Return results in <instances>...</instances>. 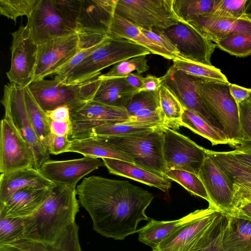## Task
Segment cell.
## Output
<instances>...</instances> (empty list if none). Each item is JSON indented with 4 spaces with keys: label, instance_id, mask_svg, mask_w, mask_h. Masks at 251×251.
Returning a JSON list of instances; mask_svg holds the SVG:
<instances>
[{
    "label": "cell",
    "instance_id": "obj_1",
    "mask_svg": "<svg viewBox=\"0 0 251 251\" xmlns=\"http://www.w3.org/2000/svg\"><path fill=\"white\" fill-rule=\"evenodd\" d=\"M78 201L90 216L93 228L106 238L124 240L149 221L146 210L153 196L126 180L92 176L76 187Z\"/></svg>",
    "mask_w": 251,
    "mask_h": 251
},
{
    "label": "cell",
    "instance_id": "obj_2",
    "mask_svg": "<svg viewBox=\"0 0 251 251\" xmlns=\"http://www.w3.org/2000/svg\"><path fill=\"white\" fill-rule=\"evenodd\" d=\"M76 195V186L56 185L38 210L23 218L24 229L20 239L54 244L75 222L79 211Z\"/></svg>",
    "mask_w": 251,
    "mask_h": 251
},
{
    "label": "cell",
    "instance_id": "obj_3",
    "mask_svg": "<svg viewBox=\"0 0 251 251\" xmlns=\"http://www.w3.org/2000/svg\"><path fill=\"white\" fill-rule=\"evenodd\" d=\"M227 216L212 205L182 225L152 251H194L208 246L224 231Z\"/></svg>",
    "mask_w": 251,
    "mask_h": 251
},
{
    "label": "cell",
    "instance_id": "obj_4",
    "mask_svg": "<svg viewBox=\"0 0 251 251\" xmlns=\"http://www.w3.org/2000/svg\"><path fill=\"white\" fill-rule=\"evenodd\" d=\"M150 53L148 49L133 41L108 36L89 55L60 79L66 85L80 84L100 75L101 70L119 62Z\"/></svg>",
    "mask_w": 251,
    "mask_h": 251
},
{
    "label": "cell",
    "instance_id": "obj_5",
    "mask_svg": "<svg viewBox=\"0 0 251 251\" xmlns=\"http://www.w3.org/2000/svg\"><path fill=\"white\" fill-rule=\"evenodd\" d=\"M100 75L76 85L64 84L55 76L51 80L34 81L28 87L45 112L62 106L71 111L93 100L100 83Z\"/></svg>",
    "mask_w": 251,
    "mask_h": 251
},
{
    "label": "cell",
    "instance_id": "obj_6",
    "mask_svg": "<svg viewBox=\"0 0 251 251\" xmlns=\"http://www.w3.org/2000/svg\"><path fill=\"white\" fill-rule=\"evenodd\" d=\"M164 127L126 135L93 137L125 152L132 158L135 165L164 175L166 171L163 154Z\"/></svg>",
    "mask_w": 251,
    "mask_h": 251
},
{
    "label": "cell",
    "instance_id": "obj_7",
    "mask_svg": "<svg viewBox=\"0 0 251 251\" xmlns=\"http://www.w3.org/2000/svg\"><path fill=\"white\" fill-rule=\"evenodd\" d=\"M193 80L197 92L220 121L226 134L233 143L232 148L235 149L240 135L239 110L238 104L229 92L230 83L195 76Z\"/></svg>",
    "mask_w": 251,
    "mask_h": 251
},
{
    "label": "cell",
    "instance_id": "obj_8",
    "mask_svg": "<svg viewBox=\"0 0 251 251\" xmlns=\"http://www.w3.org/2000/svg\"><path fill=\"white\" fill-rule=\"evenodd\" d=\"M0 102L4 109V118L7 120L26 141L33 151L35 164L39 170L49 160L50 155L38 137L29 119L25 103L24 88L9 82L4 86Z\"/></svg>",
    "mask_w": 251,
    "mask_h": 251
},
{
    "label": "cell",
    "instance_id": "obj_9",
    "mask_svg": "<svg viewBox=\"0 0 251 251\" xmlns=\"http://www.w3.org/2000/svg\"><path fill=\"white\" fill-rule=\"evenodd\" d=\"M174 0H117L115 12L139 28L166 29L179 22Z\"/></svg>",
    "mask_w": 251,
    "mask_h": 251
},
{
    "label": "cell",
    "instance_id": "obj_10",
    "mask_svg": "<svg viewBox=\"0 0 251 251\" xmlns=\"http://www.w3.org/2000/svg\"><path fill=\"white\" fill-rule=\"evenodd\" d=\"M163 131L166 171L179 170L198 175L206 156V149L174 129L164 126Z\"/></svg>",
    "mask_w": 251,
    "mask_h": 251
},
{
    "label": "cell",
    "instance_id": "obj_11",
    "mask_svg": "<svg viewBox=\"0 0 251 251\" xmlns=\"http://www.w3.org/2000/svg\"><path fill=\"white\" fill-rule=\"evenodd\" d=\"M11 35V64L6 76L10 82L24 88L34 81L38 45L26 25H21Z\"/></svg>",
    "mask_w": 251,
    "mask_h": 251
},
{
    "label": "cell",
    "instance_id": "obj_12",
    "mask_svg": "<svg viewBox=\"0 0 251 251\" xmlns=\"http://www.w3.org/2000/svg\"><path fill=\"white\" fill-rule=\"evenodd\" d=\"M160 78L161 84L167 87L176 96L183 108L195 113L227 137L220 121L197 92L193 76L176 70L172 65Z\"/></svg>",
    "mask_w": 251,
    "mask_h": 251
},
{
    "label": "cell",
    "instance_id": "obj_13",
    "mask_svg": "<svg viewBox=\"0 0 251 251\" xmlns=\"http://www.w3.org/2000/svg\"><path fill=\"white\" fill-rule=\"evenodd\" d=\"M163 31L188 61L211 66L216 45L198 28L188 23L179 22Z\"/></svg>",
    "mask_w": 251,
    "mask_h": 251
},
{
    "label": "cell",
    "instance_id": "obj_14",
    "mask_svg": "<svg viewBox=\"0 0 251 251\" xmlns=\"http://www.w3.org/2000/svg\"><path fill=\"white\" fill-rule=\"evenodd\" d=\"M26 25L38 45L76 33L75 27L57 11L53 0H39Z\"/></svg>",
    "mask_w": 251,
    "mask_h": 251
},
{
    "label": "cell",
    "instance_id": "obj_15",
    "mask_svg": "<svg viewBox=\"0 0 251 251\" xmlns=\"http://www.w3.org/2000/svg\"><path fill=\"white\" fill-rule=\"evenodd\" d=\"M32 150L14 126L5 118L0 122V172L7 174L33 167Z\"/></svg>",
    "mask_w": 251,
    "mask_h": 251
},
{
    "label": "cell",
    "instance_id": "obj_16",
    "mask_svg": "<svg viewBox=\"0 0 251 251\" xmlns=\"http://www.w3.org/2000/svg\"><path fill=\"white\" fill-rule=\"evenodd\" d=\"M79 50V38L77 33L38 45L33 81L55 74Z\"/></svg>",
    "mask_w": 251,
    "mask_h": 251
},
{
    "label": "cell",
    "instance_id": "obj_17",
    "mask_svg": "<svg viewBox=\"0 0 251 251\" xmlns=\"http://www.w3.org/2000/svg\"><path fill=\"white\" fill-rule=\"evenodd\" d=\"M198 176L201 180L212 205L226 215L233 209L234 190L226 175L207 154Z\"/></svg>",
    "mask_w": 251,
    "mask_h": 251
},
{
    "label": "cell",
    "instance_id": "obj_18",
    "mask_svg": "<svg viewBox=\"0 0 251 251\" xmlns=\"http://www.w3.org/2000/svg\"><path fill=\"white\" fill-rule=\"evenodd\" d=\"M104 165L98 158L84 156L67 160L45 162L39 170L47 179L58 185L76 186L84 176Z\"/></svg>",
    "mask_w": 251,
    "mask_h": 251
},
{
    "label": "cell",
    "instance_id": "obj_19",
    "mask_svg": "<svg viewBox=\"0 0 251 251\" xmlns=\"http://www.w3.org/2000/svg\"><path fill=\"white\" fill-rule=\"evenodd\" d=\"M117 0H81L75 23L80 34L107 35Z\"/></svg>",
    "mask_w": 251,
    "mask_h": 251
},
{
    "label": "cell",
    "instance_id": "obj_20",
    "mask_svg": "<svg viewBox=\"0 0 251 251\" xmlns=\"http://www.w3.org/2000/svg\"><path fill=\"white\" fill-rule=\"evenodd\" d=\"M210 156L233 185V209L239 204L251 202V169L238 161L228 151L206 150Z\"/></svg>",
    "mask_w": 251,
    "mask_h": 251
},
{
    "label": "cell",
    "instance_id": "obj_21",
    "mask_svg": "<svg viewBox=\"0 0 251 251\" xmlns=\"http://www.w3.org/2000/svg\"><path fill=\"white\" fill-rule=\"evenodd\" d=\"M187 23L198 28L215 43L231 35H251V19L247 16L234 19L211 14L198 17Z\"/></svg>",
    "mask_w": 251,
    "mask_h": 251
},
{
    "label": "cell",
    "instance_id": "obj_22",
    "mask_svg": "<svg viewBox=\"0 0 251 251\" xmlns=\"http://www.w3.org/2000/svg\"><path fill=\"white\" fill-rule=\"evenodd\" d=\"M52 188L28 187L15 193L0 204V216L25 218L36 213L50 196Z\"/></svg>",
    "mask_w": 251,
    "mask_h": 251
},
{
    "label": "cell",
    "instance_id": "obj_23",
    "mask_svg": "<svg viewBox=\"0 0 251 251\" xmlns=\"http://www.w3.org/2000/svg\"><path fill=\"white\" fill-rule=\"evenodd\" d=\"M56 185L33 167L1 174L0 204L6 202L18 190L28 187L52 188Z\"/></svg>",
    "mask_w": 251,
    "mask_h": 251
},
{
    "label": "cell",
    "instance_id": "obj_24",
    "mask_svg": "<svg viewBox=\"0 0 251 251\" xmlns=\"http://www.w3.org/2000/svg\"><path fill=\"white\" fill-rule=\"evenodd\" d=\"M109 173L135 180L150 186L168 192L171 187V179L165 175L146 170L135 164L121 160L102 158Z\"/></svg>",
    "mask_w": 251,
    "mask_h": 251
},
{
    "label": "cell",
    "instance_id": "obj_25",
    "mask_svg": "<svg viewBox=\"0 0 251 251\" xmlns=\"http://www.w3.org/2000/svg\"><path fill=\"white\" fill-rule=\"evenodd\" d=\"M100 78V83L93 100L96 101L126 108L134 95L138 92L125 77Z\"/></svg>",
    "mask_w": 251,
    "mask_h": 251
},
{
    "label": "cell",
    "instance_id": "obj_26",
    "mask_svg": "<svg viewBox=\"0 0 251 251\" xmlns=\"http://www.w3.org/2000/svg\"><path fill=\"white\" fill-rule=\"evenodd\" d=\"M107 34L110 37L133 41L148 49L151 53L160 55L167 59L174 60L173 56L167 50L149 38L139 27L116 12Z\"/></svg>",
    "mask_w": 251,
    "mask_h": 251
},
{
    "label": "cell",
    "instance_id": "obj_27",
    "mask_svg": "<svg viewBox=\"0 0 251 251\" xmlns=\"http://www.w3.org/2000/svg\"><path fill=\"white\" fill-rule=\"evenodd\" d=\"M199 212L200 209L196 210L180 219L173 221H160L151 219L145 226L137 230L138 240L153 250L182 225L195 218Z\"/></svg>",
    "mask_w": 251,
    "mask_h": 251
},
{
    "label": "cell",
    "instance_id": "obj_28",
    "mask_svg": "<svg viewBox=\"0 0 251 251\" xmlns=\"http://www.w3.org/2000/svg\"><path fill=\"white\" fill-rule=\"evenodd\" d=\"M67 152L80 153L84 156L95 158H113L134 164L128 154L113 145L97 137L71 140Z\"/></svg>",
    "mask_w": 251,
    "mask_h": 251
},
{
    "label": "cell",
    "instance_id": "obj_29",
    "mask_svg": "<svg viewBox=\"0 0 251 251\" xmlns=\"http://www.w3.org/2000/svg\"><path fill=\"white\" fill-rule=\"evenodd\" d=\"M226 216L222 236L223 251H251V221Z\"/></svg>",
    "mask_w": 251,
    "mask_h": 251
},
{
    "label": "cell",
    "instance_id": "obj_30",
    "mask_svg": "<svg viewBox=\"0 0 251 251\" xmlns=\"http://www.w3.org/2000/svg\"><path fill=\"white\" fill-rule=\"evenodd\" d=\"M179 126H184L209 140L212 146L227 144L232 148V142L195 113L183 108Z\"/></svg>",
    "mask_w": 251,
    "mask_h": 251
},
{
    "label": "cell",
    "instance_id": "obj_31",
    "mask_svg": "<svg viewBox=\"0 0 251 251\" xmlns=\"http://www.w3.org/2000/svg\"><path fill=\"white\" fill-rule=\"evenodd\" d=\"M24 95L29 119L39 138L47 150L50 134V120L36 100L28 86L24 88Z\"/></svg>",
    "mask_w": 251,
    "mask_h": 251
},
{
    "label": "cell",
    "instance_id": "obj_32",
    "mask_svg": "<svg viewBox=\"0 0 251 251\" xmlns=\"http://www.w3.org/2000/svg\"><path fill=\"white\" fill-rule=\"evenodd\" d=\"M160 108L164 125L171 129L179 128L183 108L176 96L161 84L158 90Z\"/></svg>",
    "mask_w": 251,
    "mask_h": 251
},
{
    "label": "cell",
    "instance_id": "obj_33",
    "mask_svg": "<svg viewBox=\"0 0 251 251\" xmlns=\"http://www.w3.org/2000/svg\"><path fill=\"white\" fill-rule=\"evenodd\" d=\"M165 126L163 125L131 123H110L97 126L88 131L80 138L93 136H121L134 134Z\"/></svg>",
    "mask_w": 251,
    "mask_h": 251
},
{
    "label": "cell",
    "instance_id": "obj_34",
    "mask_svg": "<svg viewBox=\"0 0 251 251\" xmlns=\"http://www.w3.org/2000/svg\"><path fill=\"white\" fill-rule=\"evenodd\" d=\"M217 0H174V11L179 22L187 23L200 16L212 14Z\"/></svg>",
    "mask_w": 251,
    "mask_h": 251
},
{
    "label": "cell",
    "instance_id": "obj_35",
    "mask_svg": "<svg viewBox=\"0 0 251 251\" xmlns=\"http://www.w3.org/2000/svg\"><path fill=\"white\" fill-rule=\"evenodd\" d=\"M173 65L177 70L200 78L230 83L220 69L193 61L174 60Z\"/></svg>",
    "mask_w": 251,
    "mask_h": 251
},
{
    "label": "cell",
    "instance_id": "obj_36",
    "mask_svg": "<svg viewBox=\"0 0 251 251\" xmlns=\"http://www.w3.org/2000/svg\"><path fill=\"white\" fill-rule=\"evenodd\" d=\"M164 175L169 179L179 183L191 194L200 197L210 203L204 186L198 175L179 170L168 171Z\"/></svg>",
    "mask_w": 251,
    "mask_h": 251
},
{
    "label": "cell",
    "instance_id": "obj_37",
    "mask_svg": "<svg viewBox=\"0 0 251 251\" xmlns=\"http://www.w3.org/2000/svg\"><path fill=\"white\" fill-rule=\"evenodd\" d=\"M149 69L147 55H139L115 64L107 73L100 75V77H125L132 74L133 72L136 71V73L141 75L148 71Z\"/></svg>",
    "mask_w": 251,
    "mask_h": 251
},
{
    "label": "cell",
    "instance_id": "obj_38",
    "mask_svg": "<svg viewBox=\"0 0 251 251\" xmlns=\"http://www.w3.org/2000/svg\"><path fill=\"white\" fill-rule=\"evenodd\" d=\"M216 45L232 55L239 57L251 55V35H229L218 41Z\"/></svg>",
    "mask_w": 251,
    "mask_h": 251
},
{
    "label": "cell",
    "instance_id": "obj_39",
    "mask_svg": "<svg viewBox=\"0 0 251 251\" xmlns=\"http://www.w3.org/2000/svg\"><path fill=\"white\" fill-rule=\"evenodd\" d=\"M39 0H0V15L16 22L20 16L27 18L32 13Z\"/></svg>",
    "mask_w": 251,
    "mask_h": 251
},
{
    "label": "cell",
    "instance_id": "obj_40",
    "mask_svg": "<svg viewBox=\"0 0 251 251\" xmlns=\"http://www.w3.org/2000/svg\"><path fill=\"white\" fill-rule=\"evenodd\" d=\"M46 245L47 251H82L79 239L78 226L75 222L69 226L54 244Z\"/></svg>",
    "mask_w": 251,
    "mask_h": 251
},
{
    "label": "cell",
    "instance_id": "obj_41",
    "mask_svg": "<svg viewBox=\"0 0 251 251\" xmlns=\"http://www.w3.org/2000/svg\"><path fill=\"white\" fill-rule=\"evenodd\" d=\"M24 229L23 218H5L0 216V245L20 239Z\"/></svg>",
    "mask_w": 251,
    "mask_h": 251
},
{
    "label": "cell",
    "instance_id": "obj_42",
    "mask_svg": "<svg viewBox=\"0 0 251 251\" xmlns=\"http://www.w3.org/2000/svg\"><path fill=\"white\" fill-rule=\"evenodd\" d=\"M248 0H217L213 14L219 17L240 19L246 16L245 11Z\"/></svg>",
    "mask_w": 251,
    "mask_h": 251
},
{
    "label": "cell",
    "instance_id": "obj_43",
    "mask_svg": "<svg viewBox=\"0 0 251 251\" xmlns=\"http://www.w3.org/2000/svg\"><path fill=\"white\" fill-rule=\"evenodd\" d=\"M240 135L236 148L251 147V104L249 99L238 104Z\"/></svg>",
    "mask_w": 251,
    "mask_h": 251
},
{
    "label": "cell",
    "instance_id": "obj_44",
    "mask_svg": "<svg viewBox=\"0 0 251 251\" xmlns=\"http://www.w3.org/2000/svg\"><path fill=\"white\" fill-rule=\"evenodd\" d=\"M147 108H160L158 91H141L136 93L126 107L129 116L140 110Z\"/></svg>",
    "mask_w": 251,
    "mask_h": 251
},
{
    "label": "cell",
    "instance_id": "obj_45",
    "mask_svg": "<svg viewBox=\"0 0 251 251\" xmlns=\"http://www.w3.org/2000/svg\"><path fill=\"white\" fill-rule=\"evenodd\" d=\"M140 28L149 38L167 50L173 56L174 60L188 61L180 53L176 46L167 37L163 29L148 30Z\"/></svg>",
    "mask_w": 251,
    "mask_h": 251
},
{
    "label": "cell",
    "instance_id": "obj_46",
    "mask_svg": "<svg viewBox=\"0 0 251 251\" xmlns=\"http://www.w3.org/2000/svg\"><path fill=\"white\" fill-rule=\"evenodd\" d=\"M53 2L60 16L75 28L81 0H53Z\"/></svg>",
    "mask_w": 251,
    "mask_h": 251
},
{
    "label": "cell",
    "instance_id": "obj_47",
    "mask_svg": "<svg viewBox=\"0 0 251 251\" xmlns=\"http://www.w3.org/2000/svg\"><path fill=\"white\" fill-rule=\"evenodd\" d=\"M125 122L157 124L165 126L160 108L142 109L130 116L129 120Z\"/></svg>",
    "mask_w": 251,
    "mask_h": 251
},
{
    "label": "cell",
    "instance_id": "obj_48",
    "mask_svg": "<svg viewBox=\"0 0 251 251\" xmlns=\"http://www.w3.org/2000/svg\"><path fill=\"white\" fill-rule=\"evenodd\" d=\"M71 145V140L67 136H58L50 133L47 150L49 153L57 155L67 152Z\"/></svg>",
    "mask_w": 251,
    "mask_h": 251
},
{
    "label": "cell",
    "instance_id": "obj_49",
    "mask_svg": "<svg viewBox=\"0 0 251 251\" xmlns=\"http://www.w3.org/2000/svg\"><path fill=\"white\" fill-rule=\"evenodd\" d=\"M50 133L54 135L70 137L72 132V123L71 120L66 122L50 120Z\"/></svg>",
    "mask_w": 251,
    "mask_h": 251
},
{
    "label": "cell",
    "instance_id": "obj_50",
    "mask_svg": "<svg viewBox=\"0 0 251 251\" xmlns=\"http://www.w3.org/2000/svg\"><path fill=\"white\" fill-rule=\"evenodd\" d=\"M228 151L240 163L251 169V147H240Z\"/></svg>",
    "mask_w": 251,
    "mask_h": 251
},
{
    "label": "cell",
    "instance_id": "obj_51",
    "mask_svg": "<svg viewBox=\"0 0 251 251\" xmlns=\"http://www.w3.org/2000/svg\"><path fill=\"white\" fill-rule=\"evenodd\" d=\"M46 112L51 121L66 122L71 120V110L67 106H59Z\"/></svg>",
    "mask_w": 251,
    "mask_h": 251
},
{
    "label": "cell",
    "instance_id": "obj_52",
    "mask_svg": "<svg viewBox=\"0 0 251 251\" xmlns=\"http://www.w3.org/2000/svg\"><path fill=\"white\" fill-rule=\"evenodd\" d=\"M229 89L231 95L238 104L248 100L251 95V89L246 88L235 84L230 83Z\"/></svg>",
    "mask_w": 251,
    "mask_h": 251
},
{
    "label": "cell",
    "instance_id": "obj_53",
    "mask_svg": "<svg viewBox=\"0 0 251 251\" xmlns=\"http://www.w3.org/2000/svg\"><path fill=\"white\" fill-rule=\"evenodd\" d=\"M227 215L251 221V202L238 204Z\"/></svg>",
    "mask_w": 251,
    "mask_h": 251
},
{
    "label": "cell",
    "instance_id": "obj_54",
    "mask_svg": "<svg viewBox=\"0 0 251 251\" xmlns=\"http://www.w3.org/2000/svg\"><path fill=\"white\" fill-rule=\"evenodd\" d=\"M161 82L160 77L151 75H147L146 77H144L143 85L141 92L157 91L161 85Z\"/></svg>",
    "mask_w": 251,
    "mask_h": 251
},
{
    "label": "cell",
    "instance_id": "obj_55",
    "mask_svg": "<svg viewBox=\"0 0 251 251\" xmlns=\"http://www.w3.org/2000/svg\"><path fill=\"white\" fill-rule=\"evenodd\" d=\"M0 251H30L25 241L19 239L11 243L0 245Z\"/></svg>",
    "mask_w": 251,
    "mask_h": 251
},
{
    "label": "cell",
    "instance_id": "obj_56",
    "mask_svg": "<svg viewBox=\"0 0 251 251\" xmlns=\"http://www.w3.org/2000/svg\"><path fill=\"white\" fill-rule=\"evenodd\" d=\"M125 78L131 86L138 90V92H141L143 87L144 77L135 73L127 75Z\"/></svg>",
    "mask_w": 251,
    "mask_h": 251
},
{
    "label": "cell",
    "instance_id": "obj_57",
    "mask_svg": "<svg viewBox=\"0 0 251 251\" xmlns=\"http://www.w3.org/2000/svg\"><path fill=\"white\" fill-rule=\"evenodd\" d=\"M223 232L205 248L194 251H223L222 247V236Z\"/></svg>",
    "mask_w": 251,
    "mask_h": 251
},
{
    "label": "cell",
    "instance_id": "obj_58",
    "mask_svg": "<svg viewBox=\"0 0 251 251\" xmlns=\"http://www.w3.org/2000/svg\"><path fill=\"white\" fill-rule=\"evenodd\" d=\"M30 251H47L46 245L36 242L23 239Z\"/></svg>",
    "mask_w": 251,
    "mask_h": 251
},
{
    "label": "cell",
    "instance_id": "obj_59",
    "mask_svg": "<svg viewBox=\"0 0 251 251\" xmlns=\"http://www.w3.org/2000/svg\"><path fill=\"white\" fill-rule=\"evenodd\" d=\"M245 13L247 17L251 16V0H248L245 8Z\"/></svg>",
    "mask_w": 251,
    "mask_h": 251
},
{
    "label": "cell",
    "instance_id": "obj_60",
    "mask_svg": "<svg viewBox=\"0 0 251 251\" xmlns=\"http://www.w3.org/2000/svg\"><path fill=\"white\" fill-rule=\"evenodd\" d=\"M249 100L250 101V103H251V96H250V98H249Z\"/></svg>",
    "mask_w": 251,
    "mask_h": 251
},
{
    "label": "cell",
    "instance_id": "obj_61",
    "mask_svg": "<svg viewBox=\"0 0 251 251\" xmlns=\"http://www.w3.org/2000/svg\"><path fill=\"white\" fill-rule=\"evenodd\" d=\"M248 17L250 18L251 19V16H250V17Z\"/></svg>",
    "mask_w": 251,
    "mask_h": 251
}]
</instances>
